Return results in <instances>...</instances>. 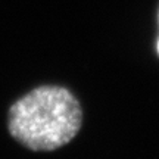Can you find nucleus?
<instances>
[{"instance_id": "obj_1", "label": "nucleus", "mask_w": 159, "mask_h": 159, "mask_svg": "<svg viewBox=\"0 0 159 159\" xmlns=\"http://www.w3.org/2000/svg\"><path fill=\"white\" fill-rule=\"evenodd\" d=\"M83 124L78 99L61 85H40L18 99L7 112V130L19 144L50 152L68 144Z\"/></svg>"}, {"instance_id": "obj_2", "label": "nucleus", "mask_w": 159, "mask_h": 159, "mask_svg": "<svg viewBox=\"0 0 159 159\" xmlns=\"http://www.w3.org/2000/svg\"><path fill=\"white\" fill-rule=\"evenodd\" d=\"M156 50H158V55H159V39H158V43H156Z\"/></svg>"}]
</instances>
